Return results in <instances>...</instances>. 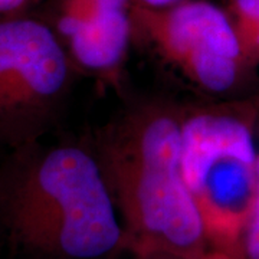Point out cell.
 <instances>
[{
	"label": "cell",
	"mask_w": 259,
	"mask_h": 259,
	"mask_svg": "<svg viewBox=\"0 0 259 259\" xmlns=\"http://www.w3.org/2000/svg\"><path fill=\"white\" fill-rule=\"evenodd\" d=\"M136 256L196 259L209 248L182 170V107L146 101L107 122L91 144Z\"/></svg>",
	"instance_id": "6da1fadb"
},
{
	"label": "cell",
	"mask_w": 259,
	"mask_h": 259,
	"mask_svg": "<svg viewBox=\"0 0 259 259\" xmlns=\"http://www.w3.org/2000/svg\"><path fill=\"white\" fill-rule=\"evenodd\" d=\"M0 216L10 241L55 259H100L125 249L111 192L91 146L40 141L0 164Z\"/></svg>",
	"instance_id": "7a4b0ae2"
},
{
	"label": "cell",
	"mask_w": 259,
	"mask_h": 259,
	"mask_svg": "<svg viewBox=\"0 0 259 259\" xmlns=\"http://www.w3.org/2000/svg\"><path fill=\"white\" fill-rule=\"evenodd\" d=\"M259 95L182 107V170L209 248L238 253L258 185Z\"/></svg>",
	"instance_id": "3957f363"
},
{
	"label": "cell",
	"mask_w": 259,
	"mask_h": 259,
	"mask_svg": "<svg viewBox=\"0 0 259 259\" xmlns=\"http://www.w3.org/2000/svg\"><path fill=\"white\" fill-rule=\"evenodd\" d=\"M133 42L216 100L246 97L255 71L222 3L182 0L164 8L133 5Z\"/></svg>",
	"instance_id": "277c9868"
},
{
	"label": "cell",
	"mask_w": 259,
	"mask_h": 259,
	"mask_svg": "<svg viewBox=\"0 0 259 259\" xmlns=\"http://www.w3.org/2000/svg\"><path fill=\"white\" fill-rule=\"evenodd\" d=\"M76 75L62 44L35 13L0 19V148L40 141Z\"/></svg>",
	"instance_id": "5b68a950"
},
{
	"label": "cell",
	"mask_w": 259,
	"mask_h": 259,
	"mask_svg": "<svg viewBox=\"0 0 259 259\" xmlns=\"http://www.w3.org/2000/svg\"><path fill=\"white\" fill-rule=\"evenodd\" d=\"M131 0H45L35 15L62 44L76 74L117 83L133 42Z\"/></svg>",
	"instance_id": "8992f818"
},
{
	"label": "cell",
	"mask_w": 259,
	"mask_h": 259,
	"mask_svg": "<svg viewBox=\"0 0 259 259\" xmlns=\"http://www.w3.org/2000/svg\"><path fill=\"white\" fill-rule=\"evenodd\" d=\"M250 66L259 72V0H222Z\"/></svg>",
	"instance_id": "52a82bcc"
},
{
	"label": "cell",
	"mask_w": 259,
	"mask_h": 259,
	"mask_svg": "<svg viewBox=\"0 0 259 259\" xmlns=\"http://www.w3.org/2000/svg\"><path fill=\"white\" fill-rule=\"evenodd\" d=\"M243 259H259V118H258V185L255 206L250 218L249 228L243 242Z\"/></svg>",
	"instance_id": "ba28073f"
},
{
	"label": "cell",
	"mask_w": 259,
	"mask_h": 259,
	"mask_svg": "<svg viewBox=\"0 0 259 259\" xmlns=\"http://www.w3.org/2000/svg\"><path fill=\"white\" fill-rule=\"evenodd\" d=\"M45 0H0V19L35 13Z\"/></svg>",
	"instance_id": "9c48e42d"
},
{
	"label": "cell",
	"mask_w": 259,
	"mask_h": 259,
	"mask_svg": "<svg viewBox=\"0 0 259 259\" xmlns=\"http://www.w3.org/2000/svg\"><path fill=\"white\" fill-rule=\"evenodd\" d=\"M196 259H243L241 255L233 253L229 250L216 249V248H207L202 255H199Z\"/></svg>",
	"instance_id": "30bf717a"
},
{
	"label": "cell",
	"mask_w": 259,
	"mask_h": 259,
	"mask_svg": "<svg viewBox=\"0 0 259 259\" xmlns=\"http://www.w3.org/2000/svg\"><path fill=\"white\" fill-rule=\"evenodd\" d=\"M133 5L136 6H143V8H164L179 3L182 0H131Z\"/></svg>",
	"instance_id": "8fae6325"
},
{
	"label": "cell",
	"mask_w": 259,
	"mask_h": 259,
	"mask_svg": "<svg viewBox=\"0 0 259 259\" xmlns=\"http://www.w3.org/2000/svg\"><path fill=\"white\" fill-rule=\"evenodd\" d=\"M136 259H171L166 256H136Z\"/></svg>",
	"instance_id": "7c38bea8"
}]
</instances>
